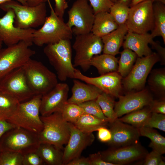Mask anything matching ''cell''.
<instances>
[{"mask_svg": "<svg viewBox=\"0 0 165 165\" xmlns=\"http://www.w3.org/2000/svg\"><path fill=\"white\" fill-rule=\"evenodd\" d=\"M47 1L50 10V14L46 17L42 27L35 29L33 35V43L38 46L54 44L62 40H70L73 34L63 18L56 14L50 0Z\"/></svg>", "mask_w": 165, "mask_h": 165, "instance_id": "6da1fadb", "label": "cell"}, {"mask_svg": "<svg viewBox=\"0 0 165 165\" xmlns=\"http://www.w3.org/2000/svg\"><path fill=\"white\" fill-rule=\"evenodd\" d=\"M70 39L62 40L44 48V53L53 67L57 78L65 81L75 78V68L72 62V48Z\"/></svg>", "mask_w": 165, "mask_h": 165, "instance_id": "7a4b0ae2", "label": "cell"}, {"mask_svg": "<svg viewBox=\"0 0 165 165\" xmlns=\"http://www.w3.org/2000/svg\"><path fill=\"white\" fill-rule=\"evenodd\" d=\"M42 96L36 95L29 100L20 103L15 111L6 120L16 127L39 134L43 128L39 116Z\"/></svg>", "mask_w": 165, "mask_h": 165, "instance_id": "3957f363", "label": "cell"}, {"mask_svg": "<svg viewBox=\"0 0 165 165\" xmlns=\"http://www.w3.org/2000/svg\"><path fill=\"white\" fill-rule=\"evenodd\" d=\"M40 117L43 128L38 134L40 143L50 144L62 150L70 137V123L64 120L60 111Z\"/></svg>", "mask_w": 165, "mask_h": 165, "instance_id": "277c9868", "label": "cell"}, {"mask_svg": "<svg viewBox=\"0 0 165 165\" xmlns=\"http://www.w3.org/2000/svg\"><path fill=\"white\" fill-rule=\"evenodd\" d=\"M0 8L5 11L12 9L15 15L14 25L21 29H34L42 26L47 16L46 2L30 6L13 0L2 4Z\"/></svg>", "mask_w": 165, "mask_h": 165, "instance_id": "5b68a950", "label": "cell"}, {"mask_svg": "<svg viewBox=\"0 0 165 165\" xmlns=\"http://www.w3.org/2000/svg\"><path fill=\"white\" fill-rule=\"evenodd\" d=\"M28 82L36 95H43L58 83L57 75L41 62L31 58L23 66Z\"/></svg>", "mask_w": 165, "mask_h": 165, "instance_id": "8992f818", "label": "cell"}, {"mask_svg": "<svg viewBox=\"0 0 165 165\" xmlns=\"http://www.w3.org/2000/svg\"><path fill=\"white\" fill-rule=\"evenodd\" d=\"M39 144L38 134L15 127L7 131L0 139V150L17 152L24 155L36 151Z\"/></svg>", "mask_w": 165, "mask_h": 165, "instance_id": "52a82bcc", "label": "cell"}, {"mask_svg": "<svg viewBox=\"0 0 165 165\" xmlns=\"http://www.w3.org/2000/svg\"><path fill=\"white\" fill-rule=\"evenodd\" d=\"M72 48L75 52L74 67H80L86 72L90 67L92 58L103 52V44L101 37L90 32L76 35Z\"/></svg>", "mask_w": 165, "mask_h": 165, "instance_id": "ba28073f", "label": "cell"}, {"mask_svg": "<svg viewBox=\"0 0 165 165\" xmlns=\"http://www.w3.org/2000/svg\"><path fill=\"white\" fill-rule=\"evenodd\" d=\"M32 43L21 41L0 50V80L7 74L23 66L35 53Z\"/></svg>", "mask_w": 165, "mask_h": 165, "instance_id": "9c48e42d", "label": "cell"}, {"mask_svg": "<svg viewBox=\"0 0 165 165\" xmlns=\"http://www.w3.org/2000/svg\"><path fill=\"white\" fill-rule=\"evenodd\" d=\"M68 14L66 24L73 34L76 36L91 32L95 15L87 0H76Z\"/></svg>", "mask_w": 165, "mask_h": 165, "instance_id": "30bf717a", "label": "cell"}, {"mask_svg": "<svg viewBox=\"0 0 165 165\" xmlns=\"http://www.w3.org/2000/svg\"><path fill=\"white\" fill-rule=\"evenodd\" d=\"M154 0H147L130 7L126 23L128 31L144 34L152 31L154 27Z\"/></svg>", "mask_w": 165, "mask_h": 165, "instance_id": "8fae6325", "label": "cell"}, {"mask_svg": "<svg viewBox=\"0 0 165 165\" xmlns=\"http://www.w3.org/2000/svg\"><path fill=\"white\" fill-rule=\"evenodd\" d=\"M0 90L20 103L36 95L28 82L23 66L12 71L0 80Z\"/></svg>", "mask_w": 165, "mask_h": 165, "instance_id": "7c38bea8", "label": "cell"}, {"mask_svg": "<svg viewBox=\"0 0 165 165\" xmlns=\"http://www.w3.org/2000/svg\"><path fill=\"white\" fill-rule=\"evenodd\" d=\"M160 60L155 52L146 56L138 57L132 70L123 79L124 88L129 91L141 89L152 67Z\"/></svg>", "mask_w": 165, "mask_h": 165, "instance_id": "4fadbf2b", "label": "cell"}, {"mask_svg": "<svg viewBox=\"0 0 165 165\" xmlns=\"http://www.w3.org/2000/svg\"><path fill=\"white\" fill-rule=\"evenodd\" d=\"M5 14L0 17V38L7 46L24 41L33 43L35 29H23L14 24L15 15L13 10L8 9Z\"/></svg>", "mask_w": 165, "mask_h": 165, "instance_id": "5bb4252c", "label": "cell"}, {"mask_svg": "<svg viewBox=\"0 0 165 165\" xmlns=\"http://www.w3.org/2000/svg\"><path fill=\"white\" fill-rule=\"evenodd\" d=\"M105 161L115 165H124L144 159L148 151L139 142L100 152Z\"/></svg>", "mask_w": 165, "mask_h": 165, "instance_id": "9a60e30c", "label": "cell"}, {"mask_svg": "<svg viewBox=\"0 0 165 165\" xmlns=\"http://www.w3.org/2000/svg\"><path fill=\"white\" fill-rule=\"evenodd\" d=\"M70 123V134L68 143L63 149V165H66L72 160L80 156L83 150L91 145L95 139L92 133L83 132L73 124Z\"/></svg>", "mask_w": 165, "mask_h": 165, "instance_id": "2e32d148", "label": "cell"}, {"mask_svg": "<svg viewBox=\"0 0 165 165\" xmlns=\"http://www.w3.org/2000/svg\"><path fill=\"white\" fill-rule=\"evenodd\" d=\"M122 77L117 72H114L97 77H89L75 69L74 79L82 81L98 88L103 92L113 97H118L122 90Z\"/></svg>", "mask_w": 165, "mask_h": 165, "instance_id": "e0dca14e", "label": "cell"}, {"mask_svg": "<svg viewBox=\"0 0 165 165\" xmlns=\"http://www.w3.org/2000/svg\"><path fill=\"white\" fill-rule=\"evenodd\" d=\"M68 85L58 83L51 90L42 95L40 108L41 116L49 115L60 111L68 99Z\"/></svg>", "mask_w": 165, "mask_h": 165, "instance_id": "ac0fdd59", "label": "cell"}, {"mask_svg": "<svg viewBox=\"0 0 165 165\" xmlns=\"http://www.w3.org/2000/svg\"><path fill=\"white\" fill-rule=\"evenodd\" d=\"M118 98L119 101L115 102L114 108L118 118L148 106L153 100L147 90L130 93L125 96L120 95Z\"/></svg>", "mask_w": 165, "mask_h": 165, "instance_id": "d6986e66", "label": "cell"}, {"mask_svg": "<svg viewBox=\"0 0 165 165\" xmlns=\"http://www.w3.org/2000/svg\"><path fill=\"white\" fill-rule=\"evenodd\" d=\"M108 125L112 137L107 144L111 147H121L138 142L140 135L138 128L125 123L118 118Z\"/></svg>", "mask_w": 165, "mask_h": 165, "instance_id": "ffe728a7", "label": "cell"}, {"mask_svg": "<svg viewBox=\"0 0 165 165\" xmlns=\"http://www.w3.org/2000/svg\"><path fill=\"white\" fill-rule=\"evenodd\" d=\"M150 34H138L128 31L122 44L124 49H129L135 53L138 57H142L153 53L148 46L153 40Z\"/></svg>", "mask_w": 165, "mask_h": 165, "instance_id": "44dd1931", "label": "cell"}, {"mask_svg": "<svg viewBox=\"0 0 165 165\" xmlns=\"http://www.w3.org/2000/svg\"><path fill=\"white\" fill-rule=\"evenodd\" d=\"M72 92V95L67 102L79 105L96 100L103 92L92 85L86 84L75 79L73 80Z\"/></svg>", "mask_w": 165, "mask_h": 165, "instance_id": "7402d4cb", "label": "cell"}, {"mask_svg": "<svg viewBox=\"0 0 165 165\" xmlns=\"http://www.w3.org/2000/svg\"><path fill=\"white\" fill-rule=\"evenodd\" d=\"M128 31L125 23L119 26L115 30L101 37L103 44V53L114 56L119 53V49Z\"/></svg>", "mask_w": 165, "mask_h": 165, "instance_id": "603a6c76", "label": "cell"}, {"mask_svg": "<svg viewBox=\"0 0 165 165\" xmlns=\"http://www.w3.org/2000/svg\"><path fill=\"white\" fill-rule=\"evenodd\" d=\"M119 26L109 12H101L95 14L91 32L101 38L115 30Z\"/></svg>", "mask_w": 165, "mask_h": 165, "instance_id": "cb8c5ba5", "label": "cell"}, {"mask_svg": "<svg viewBox=\"0 0 165 165\" xmlns=\"http://www.w3.org/2000/svg\"><path fill=\"white\" fill-rule=\"evenodd\" d=\"M36 151L45 164L63 165L62 149L50 144L40 143Z\"/></svg>", "mask_w": 165, "mask_h": 165, "instance_id": "d4e9b609", "label": "cell"}, {"mask_svg": "<svg viewBox=\"0 0 165 165\" xmlns=\"http://www.w3.org/2000/svg\"><path fill=\"white\" fill-rule=\"evenodd\" d=\"M118 60L115 56L105 53L94 56L90 61V66L97 69L100 75L117 72Z\"/></svg>", "mask_w": 165, "mask_h": 165, "instance_id": "484cf974", "label": "cell"}, {"mask_svg": "<svg viewBox=\"0 0 165 165\" xmlns=\"http://www.w3.org/2000/svg\"><path fill=\"white\" fill-rule=\"evenodd\" d=\"M109 122L94 115L84 113L78 120L73 124L82 132L86 133H92L97 131L101 127L108 125Z\"/></svg>", "mask_w": 165, "mask_h": 165, "instance_id": "4316f807", "label": "cell"}, {"mask_svg": "<svg viewBox=\"0 0 165 165\" xmlns=\"http://www.w3.org/2000/svg\"><path fill=\"white\" fill-rule=\"evenodd\" d=\"M154 27L150 34L153 38L156 36L162 37L165 43V6L158 2L153 4Z\"/></svg>", "mask_w": 165, "mask_h": 165, "instance_id": "83f0119b", "label": "cell"}, {"mask_svg": "<svg viewBox=\"0 0 165 165\" xmlns=\"http://www.w3.org/2000/svg\"><path fill=\"white\" fill-rule=\"evenodd\" d=\"M140 136L150 139L149 146L161 155L165 153V138L153 128L142 127L138 128Z\"/></svg>", "mask_w": 165, "mask_h": 165, "instance_id": "f1b7e54d", "label": "cell"}, {"mask_svg": "<svg viewBox=\"0 0 165 165\" xmlns=\"http://www.w3.org/2000/svg\"><path fill=\"white\" fill-rule=\"evenodd\" d=\"M151 113L147 106L127 114L122 117L118 119L123 122L130 124L138 129L144 126Z\"/></svg>", "mask_w": 165, "mask_h": 165, "instance_id": "f546056e", "label": "cell"}, {"mask_svg": "<svg viewBox=\"0 0 165 165\" xmlns=\"http://www.w3.org/2000/svg\"><path fill=\"white\" fill-rule=\"evenodd\" d=\"M20 102L0 90V120H6L15 111Z\"/></svg>", "mask_w": 165, "mask_h": 165, "instance_id": "4dcf8cb0", "label": "cell"}, {"mask_svg": "<svg viewBox=\"0 0 165 165\" xmlns=\"http://www.w3.org/2000/svg\"><path fill=\"white\" fill-rule=\"evenodd\" d=\"M120 54L117 72L125 78L132 70L138 56L135 53L127 48L124 49Z\"/></svg>", "mask_w": 165, "mask_h": 165, "instance_id": "1f68e13d", "label": "cell"}, {"mask_svg": "<svg viewBox=\"0 0 165 165\" xmlns=\"http://www.w3.org/2000/svg\"><path fill=\"white\" fill-rule=\"evenodd\" d=\"M113 97L102 92L95 100L101 108L104 115L111 123L118 118L114 111L115 102Z\"/></svg>", "mask_w": 165, "mask_h": 165, "instance_id": "d6a6232c", "label": "cell"}, {"mask_svg": "<svg viewBox=\"0 0 165 165\" xmlns=\"http://www.w3.org/2000/svg\"><path fill=\"white\" fill-rule=\"evenodd\" d=\"M65 120L75 123L85 112L79 105L66 102L60 111Z\"/></svg>", "mask_w": 165, "mask_h": 165, "instance_id": "836d02e7", "label": "cell"}, {"mask_svg": "<svg viewBox=\"0 0 165 165\" xmlns=\"http://www.w3.org/2000/svg\"><path fill=\"white\" fill-rule=\"evenodd\" d=\"M130 7L118 1L110 9L109 13L119 25L126 23L128 17Z\"/></svg>", "mask_w": 165, "mask_h": 165, "instance_id": "e575fe53", "label": "cell"}, {"mask_svg": "<svg viewBox=\"0 0 165 165\" xmlns=\"http://www.w3.org/2000/svg\"><path fill=\"white\" fill-rule=\"evenodd\" d=\"M23 157L19 152L0 150V165H22Z\"/></svg>", "mask_w": 165, "mask_h": 165, "instance_id": "d590c367", "label": "cell"}, {"mask_svg": "<svg viewBox=\"0 0 165 165\" xmlns=\"http://www.w3.org/2000/svg\"><path fill=\"white\" fill-rule=\"evenodd\" d=\"M79 105L83 108L85 113L94 115L100 119L110 122L109 119L103 114L95 100L86 101Z\"/></svg>", "mask_w": 165, "mask_h": 165, "instance_id": "8d00e7d4", "label": "cell"}, {"mask_svg": "<svg viewBox=\"0 0 165 165\" xmlns=\"http://www.w3.org/2000/svg\"><path fill=\"white\" fill-rule=\"evenodd\" d=\"M149 84L151 87L163 94L165 90V73L164 70L157 71L151 76Z\"/></svg>", "mask_w": 165, "mask_h": 165, "instance_id": "74e56055", "label": "cell"}, {"mask_svg": "<svg viewBox=\"0 0 165 165\" xmlns=\"http://www.w3.org/2000/svg\"><path fill=\"white\" fill-rule=\"evenodd\" d=\"M144 127L158 129L165 132V115L152 112Z\"/></svg>", "mask_w": 165, "mask_h": 165, "instance_id": "f35d334b", "label": "cell"}, {"mask_svg": "<svg viewBox=\"0 0 165 165\" xmlns=\"http://www.w3.org/2000/svg\"><path fill=\"white\" fill-rule=\"evenodd\" d=\"M92 6L95 15L101 12H109L114 3L110 0H87Z\"/></svg>", "mask_w": 165, "mask_h": 165, "instance_id": "ab89813d", "label": "cell"}, {"mask_svg": "<svg viewBox=\"0 0 165 165\" xmlns=\"http://www.w3.org/2000/svg\"><path fill=\"white\" fill-rule=\"evenodd\" d=\"M45 164L36 151L23 155L22 165H43Z\"/></svg>", "mask_w": 165, "mask_h": 165, "instance_id": "60d3db41", "label": "cell"}, {"mask_svg": "<svg viewBox=\"0 0 165 165\" xmlns=\"http://www.w3.org/2000/svg\"><path fill=\"white\" fill-rule=\"evenodd\" d=\"M144 159V165H159L160 162L163 159L162 155L153 150L148 153Z\"/></svg>", "mask_w": 165, "mask_h": 165, "instance_id": "b9f144b4", "label": "cell"}, {"mask_svg": "<svg viewBox=\"0 0 165 165\" xmlns=\"http://www.w3.org/2000/svg\"><path fill=\"white\" fill-rule=\"evenodd\" d=\"M148 106L152 113L154 112L165 115V100L157 101L153 100Z\"/></svg>", "mask_w": 165, "mask_h": 165, "instance_id": "7bdbcfd3", "label": "cell"}, {"mask_svg": "<svg viewBox=\"0 0 165 165\" xmlns=\"http://www.w3.org/2000/svg\"><path fill=\"white\" fill-rule=\"evenodd\" d=\"M97 131L98 138L100 141L108 143L111 141L112 133L109 129H108L106 127H101Z\"/></svg>", "mask_w": 165, "mask_h": 165, "instance_id": "ee69618b", "label": "cell"}, {"mask_svg": "<svg viewBox=\"0 0 165 165\" xmlns=\"http://www.w3.org/2000/svg\"><path fill=\"white\" fill-rule=\"evenodd\" d=\"M55 4L54 9L56 14L59 17L63 18L66 9L68 7L67 0H54Z\"/></svg>", "mask_w": 165, "mask_h": 165, "instance_id": "f6af8a7d", "label": "cell"}, {"mask_svg": "<svg viewBox=\"0 0 165 165\" xmlns=\"http://www.w3.org/2000/svg\"><path fill=\"white\" fill-rule=\"evenodd\" d=\"M88 158L91 165H115L103 160L100 152L90 154Z\"/></svg>", "mask_w": 165, "mask_h": 165, "instance_id": "bcb514c9", "label": "cell"}, {"mask_svg": "<svg viewBox=\"0 0 165 165\" xmlns=\"http://www.w3.org/2000/svg\"><path fill=\"white\" fill-rule=\"evenodd\" d=\"M152 48L155 49L157 52V53L159 55L160 60H162L163 64L165 63V49L162 47L159 42H155L153 40L150 43Z\"/></svg>", "mask_w": 165, "mask_h": 165, "instance_id": "7dc6e473", "label": "cell"}, {"mask_svg": "<svg viewBox=\"0 0 165 165\" xmlns=\"http://www.w3.org/2000/svg\"><path fill=\"white\" fill-rule=\"evenodd\" d=\"M66 165H91V164L88 157L79 156L72 160Z\"/></svg>", "mask_w": 165, "mask_h": 165, "instance_id": "c3c4849f", "label": "cell"}, {"mask_svg": "<svg viewBox=\"0 0 165 165\" xmlns=\"http://www.w3.org/2000/svg\"><path fill=\"white\" fill-rule=\"evenodd\" d=\"M16 127L6 120H0V139L8 131Z\"/></svg>", "mask_w": 165, "mask_h": 165, "instance_id": "681fc988", "label": "cell"}, {"mask_svg": "<svg viewBox=\"0 0 165 165\" xmlns=\"http://www.w3.org/2000/svg\"><path fill=\"white\" fill-rule=\"evenodd\" d=\"M47 0H27L28 6H36L41 3L46 2Z\"/></svg>", "mask_w": 165, "mask_h": 165, "instance_id": "f907efd6", "label": "cell"}, {"mask_svg": "<svg viewBox=\"0 0 165 165\" xmlns=\"http://www.w3.org/2000/svg\"><path fill=\"white\" fill-rule=\"evenodd\" d=\"M13 0L18 1L23 5L28 6L27 0H0V6L3 3Z\"/></svg>", "mask_w": 165, "mask_h": 165, "instance_id": "816d5d0a", "label": "cell"}, {"mask_svg": "<svg viewBox=\"0 0 165 165\" xmlns=\"http://www.w3.org/2000/svg\"><path fill=\"white\" fill-rule=\"evenodd\" d=\"M145 0H132L129 5V7L134 6L139 2Z\"/></svg>", "mask_w": 165, "mask_h": 165, "instance_id": "f5cc1de1", "label": "cell"}, {"mask_svg": "<svg viewBox=\"0 0 165 165\" xmlns=\"http://www.w3.org/2000/svg\"><path fill=\"white\" fill-rule=\"evenodd\" d=\"M132 0H118V1L122 2L129 6Z\"/></svg>", "mask_w": 165, "mask_h": 165, "instance_id": "db71d44e", "label": "cell"}, {"mask_svg": "<svg viewBox=\"0 0 165 165\" xmlns=\"http://www.w3.org/2000/svg\"><path fill=\"white\" fill-rule=\"evenodd\" d=\"M158 2L165 4V0H154V2Z\"/></svg>", "mask_w": 165, "mask_h": 165, "instance_id": "11a10c76", "label": "cell"}, {"mask_svg": "<svg viewBox=\"0 0 165 165\" xmlns=\"http://www.w3.org/2000/svg\"><path fill=\"white\" fill-rule=\"evenodd\" d=\"M165 162L163 160H161L159 163V165H165Z\"/></svg>", "mask_w": 165, "mask_h": 165, "instance_id": "9f6ffc18", "label": "cell"}, {"mask_svg": "<svg viewBox=\"0 0 165 165\" xmlns=\"http://www.w3.org/2000/svg\"><path fill=\"white\" fill-rule=\"evenodd\" d=\"M3 43V42L2 40L0 38V50L2 48V44Z\"/></svg>", "mask_w": 165, "mask_h": 165, "instance_id": "6f0895ef", "label": "cell"}, {"mask_svg": "<svg viewBox=\"0 0 165 165\" xmlns=\"http://www.w3.org/2000/svg\"><path fill=\"white\" fill-rule=\"evenodd\" d=\"M113 3L116 2L118 0H110Z\"/></svg>", "mask_w": 165, "mask_h": 165, "instance_id": "680465c9", "label": "cell"}]
</instances>
